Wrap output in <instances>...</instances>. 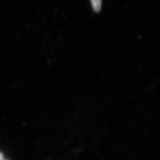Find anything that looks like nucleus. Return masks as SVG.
<instances>
[{
	"mask_svg": "<svg viewBox=\"0 0 160 160\" xmlns=\"http://www.w3.org/2000/svg\"><path fill=\"white\" fill-rule=\"evenodd\" d=\"M92 7L96 12H99L102 8V0H91Z\"/></svg>",
	"mask_w": 160,
	"mask_h": 160,
	"instance_id": "1",
	"label": "nucleus"
},
{
	"mask_svg": "<svg viewBox=\"0 0 160 160\" xmlns=\"http://www.w3.org/2000/svg\"><path fill=\"white\" fill-rule=\"evenodd\" d=\"M3 155L2 153H0V160H3Z\"/></svg>",
	"mask_w": 160,
	"mask_h": 160,
	"instance_id": "2",
	"label": "nucleus"
}]
</instances>
